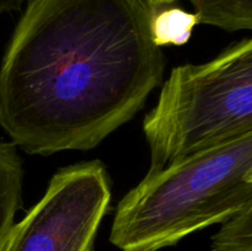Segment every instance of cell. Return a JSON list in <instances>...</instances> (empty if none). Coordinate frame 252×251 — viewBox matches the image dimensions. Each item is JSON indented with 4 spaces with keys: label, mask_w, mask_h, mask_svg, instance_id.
Listing matches in <instances>:
<instances>
[{
    "label": "cell",
    "mask_w": 252,
    "mask_h": 251,
    "mask_svg": "<svg viewBox=\"0 0 252 251\" xmlns=\"http://www.w3.org/2000/svg\"><path fill=\"white\" fill-rule=\"evenodd\" d=\"M148 174L252 133V41L230 44L213 61L171 70L143 122Z\"/></svg>",
    "instance_id": "3"
},
{
    "label": "cell",
    "mask_w": 252,
    "mask_h": 251,
    "mask_svg": "<svg viewBox=\"0 0 252 251\" xmlns=\"http://www.w3.org/2000/svg\"><path fill=\"white\" fill-rule=\"evenodd\" d=\"M144 0H30L0 66V127L29 154L89 150L162 80Z\"/></svg>",
    "instance_id": "1"
},
{
    "label": "cell",
    "mask_w": 252,
    "mask_h": 251,
    "mask_svg": "<svg viewBox=\"0 0 252 251\" xmlns=\"http://www.w3.org/2000/svg\"><path fill=\"white\" fill-rule=\"evenodd\" d=\"M252 203V133L169 165L118 203L110 241L122 251H158Z\"/></svg>",
    "instance_id": "2"
},
{
    "label": "cell",
    "mask_w": 252,
    "mask_h": 251,
    "mask_svg": "<svg viewBox=\"0 0 252 251\" xmlns=\"http://www.w3.org/2000/svg\"><path fill=\"white\" fill-rule=\"evenodd\" d=\"M199 24L234 32L252 29V0H189Z\"/></svg>",
    "instance_id": "6"
},
{
    "label": "cell",
    "mask_w": 252,
    "mask_h": 251,
    "mask_svg": "<svg viewBox=\"0 0 252 251\" xmlns=\"http://www.w3.org/2000/svg\"><path fill=\"white\" fill-rule=\"evenodd\" d=\"M152 9H160V7L169 6L174 4L176 0H144Z\"/></svg>",
    "instance_id": "10"
},
{
    "label": "cell",
    "mask_w": 252,
    "mask_h": 251,
    "mask_svg": "<svg viewBox=\"0 0 252 251\" xmlns=\"http://www.w3.org/2000/svg\"><path fill=\"white\" fill-rule=\"evenodd\" d=\"M21 157L14 143L0 142V251L15 224V214L21 208Z\"/></svg>",
    "instance_id": "5"
},
{
    "label": "cell",
    "mask_w": 252,
    "mask_h": 251,
    "mask_svg": "<svg viewBox=\"0 0 252 251\" xmlns=\"http://www.w3.org/2000/svg\"><path fill=\"white\" fill-rule=\"evenodd\" d=\"M30 0H0V15L4 12L20 10Z\"/></svg>",
    "instance_id": "9"
},
{
    "label": "cell",
    "mask_w": 252,
    "mask_h": 251,
    "mask_svg": "<svg viewBox=\"0 0 252 251\" xmlns=\"http://www.w3.org/2000/svg\"><path fill=\"white\" fill-rule=\"evenodd\" d=\"M221 224L209 251H252V203Z\"/></svg>",
    "instance_id": "8"
},
{
    "label": "cell",
    "mask_w": 252,
    "mask_h": 251,
    "mask_svg": "<svg viewBox=\"0 0 252 251\" xmlns=\"http://www.w3.org/2000/svg\"><path fill=\"white\" fill-rule=\"evenodd\" d=\"M199 24L196 12H187L181 7L164 6L153 9L150 34L158 47L174 44L184 46L191 38L193 29Z\"/></svg>",
    "instance_id": "7"
},
{
    "label": "cell",
    "mask_w": 252,
    "mask_h": 251,
    "mask_svg": "<svg viewBox=\"0 0 252 251\" xmlns=\"http://www.w3.org/2000/svg\"><path fill=\"white\" fill-rule=\"evenodd\" d=\"M111 196L100 160L62 167L43 197L14 224L1 251H93Z\"/></svg>",
    "instance_id": "4"
}]
</instances>
